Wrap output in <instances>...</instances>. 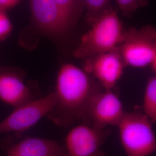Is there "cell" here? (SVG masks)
Masks as SVG:
<instances>
[{
    "label": "cell",
    "mask_w": 156,
    "mask_h": 156,
    "mask_svg": "<svg viewBox=\"0 0 156 156\" xmlns=\"http://www.w3.org/2000/svg\"><path fill=\"white\" fill-rule=\"evenodd\" d=\"M102 89L83 69L72 63L63 64L56 78V105L48 116L62 127L72 126L78 120L86 123L90 104Z\"/></svg>",
    "instance_id": "1"
},
{
    "label": "cell",
    "mask_w": 156,
    "mask_h": 156,
    "mask_svg": "<svg viewBox=\"0 0 156 156\" xmlns=\"http://www.w3.org/2000/svg\"><path fill=\"white\" fill-rule=\"evenodd\" d=\"M83 35L73 56L80 59L108 52L116 49L124 40L126 30L117 12L112 8L104 12Z\"/></svg>",
    "instance_id": "2"
},
{
    "label": "cell",
    "mask_w": 156,
    "mask_h": 156,
    "mask_svg": "<svg viewBox=\"0 0 156 156\" xmlns=\"http://www.w3.org/2000/svg\"><path fill=\"white\" fill-rule=\"evenodd\" d=\"M152 124L144 113L125 112L117 127L127 156H150L156 151V135Z\"/></svg>",
    "instance_id": "3"
},
{
    "label": "cell",
    "mask_w": 156,
    "mask_h": 156,
    "mask_svg": "<svg viewBox=\"0 0 156 156\" xmlns=\"http://www.w3.org/2000/svg\"><path fill=\"white\" fill-rule=\"evenodd\" d=\"M117 48L126 67H150L156 73V30L153 26L128 28Z\"/></svg>",
    "instance_id": "4"
},
{
    "label": "cell",
    "mask_w": 156,
    "mask_h": 156,
    "mask_svg": "<svg viewBox=\"0 0 156 156\" xmlns=\"http://www.w3.org/2000/svg\"><path fill=\"white\" fill-rule=\"evenodd\" d=\"M56 104L55 92L15 108L0 122V133H22L33 127L53 111Z\"/></svg>",
    "instance_id": "5"
},
{
    "label": "cell",
    "mask_w": 156,
    "mask_h": 156,
    "mask_svg": "<svg viewBox=\"0 0 156 156\" xmlns=\"http://www.w3.org/2000/svg\"><path fill=\"white\" fill-rule=\"evenodd\" d=\"M125 113L123 104L112 90H101L90 104L86 123L102 130L109 126H117Z\"/></svg>",
    "instance_id": "6"
},
{
    "label": "cell",
    "mask_w": 156,
    "mask_h": 156,
    "mask_svg": "<svg viewBox=\"0 0 156 156\" xmlns=\"http://www.w3.org/2000/svg\"><path fill=\"white\" fill-rule=\"evenodd\" d=\"M109 134L84 124L73 127L65 140L67 156H105L102 146Z\"/></svg>",
    "instance_id": "7"
},
{
    "label": "cell",
    "mask_w": 156,
    "mask_h": 156,
    "mask_svg": "<svg viewBox=\"0 0 156 156\" xmlns=\"http://www.w3.org/2000/svg\"><path fill=\"white\" fill-rule=\"evenodd\" d=\"M29 5L34 24L48 36L63 37L73 26L55 0H29Z\"/></svg>",
    "instance_id": "8"
},
{
    "label": "cell",
    "mask_w": 156,
    "mask_h": 156,
    "mask_svg": "<svg viewBox=\"0 0 156 156\" xmlns=\"http://www.w3.org/2000/svg\"><path fill=\"white\" fill-rule=\"evenodd\" d=\"M117 48L84 59L83 69L97 79L104 89H113L124 73L126 66Z\"/></svg>",
    "instance_id": "9"
},
{
    "label": "cell",
    "mask_w": 156,
    "mask_h": 156,
    "mask_svg": "<svg viewBox=\"0 0 156 156\" xmlns=\"http://www.w3.org/2000/svg\"><path fill=\"white\" fill-rule=\"evenodd\" d=\"M0 99L17 108L34 100L30 87L16 73L0 71Z\"/></svg>",
    "instance_id": "10"
},
{
    "label": "cell",
    "mask_w": 156,
    "mask_h": 156,
    "mask_svg": "<svg viewBox=\"0 0 156 156\" xmlns=\"http://www.w3.org/2000/svg\"><path fill=\"white\" fill-rule=\"evenodd\" d=\"M6 156H67V153L55 140L29 137L12 146Z\"/></svg>",
    "instance_id": "11"
},
{
    "label": "cell",
    "mask_w": 156,
    "mask_h": 156,
    "mask_svg": "<svg viewBox=\"0 0 156 156\" xmlns=\"http://www.w3.org/2000/svg\"><path fill=\"white\" fill-rule=\"evenodd\" d=\"M144 113L152 123L156 122V78L152 76L147 79L145 86L144 101Z\"/></svg>",
    "instance_id": "12"
},
{
    "label": "cell",
    "mask_w": 156,
    "mask_h": 156,
    "mask_svg": "<svg viewBox=\"0 0 156 156\" xmlns=\"http://www.w3.org/2000/svg\"><path fill=\"white\" fill-rule=\"evenodd\" d=\"M111 0H82L84 9L86 11L85 20L91 24L104 12L112 8Z\"/></svg>",
    "instance_id": "13"
},
{
    "label": "cell",
    "mask_w": 156,
    "mask_h": 156,
    "mask_svg": "<svg viewBox=\"0 0 156 156\" xmlns=\"http://www.w3.org/2000/svg\"><path fill=\"white\" fill-rule=\"evenodd\" d=\"M73 26L84 9L82 0H55Z\"/></svg>",
    "instance_id": "14"
},
{
    "label": "cell",
    "mask_w": 156,
    "mask_h": 156,
    "mask_svg": "<svg viewBox=\"0 0 156 156\" xmlns=\"http://www.w3.org/2000/svg\"><path fill=\"white\" fill-rule=\"evenodd\" d=\"M119 10L125 16L130 17L138 9L149 4V0H116Z\"/></svg>",
    "instance_id": "15"
},
{
    "label": "cell",
    "mask_w": 156,
    "mask_h": 156,
    "mask_svg": "<svg viewBox=\"0 0 156 156\" xmlns=\"http://www.w3.org/2000/svg\"><path fill=\"white\" fill-rule=\"evenodd\" d=\"M13 26L6 11L0 10V40L4 39L11 33Z\"/></svg>",
    "instance_id": "16"
},
{
    "label": "cell",
    "mask_w": 156,
    "mask_h": 156,
    "mask_svg": "<svg viewBox=\"0 0 156 156\" xmlns=\"http://www.w3.org/2000/svg\"><path fill=\"white\" fill-rule=\"evenodd\" d=\"M21 0H0V10L6 11L17 5Z\"/></svg>",
    "instance_id": "17"
}]
</instances>
